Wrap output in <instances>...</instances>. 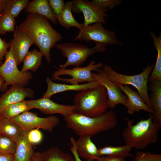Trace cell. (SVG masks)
<instances>
[{"instance_id": "obj_1", "label": "cell", "mask_w": 161, "mask_h": 161, "mask_svg": "<svg viewBox=\"0 0 161 161\" xmlns=\"http://www.w3.org/2000/svg\"><path fill=\"white\" fill-rule=\"evenodd\" d=\"M17 28L31 38L48 63H50V50L63 37L53 27L49 20L38 15L28 13L26 19Z\"/></svg>"}, {"instance_id": "obj_2", "label": "cell", "mask_w": 161, "mask_h": 161, "mask_svg": "<svg viewBox=\"0 0 161 161\" xmlns=\"http://www.w3.org/2000/svg\"><path fill=\"white\" fill-rule=\"evenodd\" d=\"M64 120L67 127L77 135L91 137L114 128L118 123L117 117L112 110L95 117H88L74 112L64 117Z\"/></svg>"}, {"instance_id": "obj_3", "label": "cell", "mask_w": 161, "mask_h": 161, "mask_svg": "<svg viewBox=\"0 0 161 161\" xmlns=\"http://www.w3.org/2000/svg\"><path fill=\"white\" fill-rule=\"evenodd\" d=\"M124 119L127 125L123 131L122 137L126 145L131 148L142 149L156 142L161 125L153 122L151 114L147 119L142 118L134 125L132 119L126 117Z\"/></svg>"}, {"instance_id": "obj_4", "label": "cell", "mask_w": 161, "mask_h": 161, "mask_svg": "<svg viewBox=\"0 0 161 161\" xmlns=\"http://www.w3.org/2000/svg\"><path fill=\"white\" fill-rule=\"evenodd\" d=\"M75 112L89 117H95L107 111L108 95L101 84L75 94L73 100Z\"/></svg>"}, {"instance_id": "obj_5", "label": "cell", "mask_w": 161, "mask_h": 161, "mask_svg": "<svg viewBox=\"0 0 161 161\" xmlns=\"http://www.w3.org/2000/svg\"><path fill=\"white\" fill-rule=\"evenodd\" d=\"M154 66V64L147 65L143 69L141 73L134 75H127L119 73L107 64L104 65L102 69L108 78L113 83L124 85H130L136 88L146 104L150 108L148 82Z\"/></svg>"}, {"instance_id": "obj_6", "label": "cell", "mask_w": 161, "mask_h": 161, "mask_svg": "<svg viewBox=\"0 0 161 161\" xmlns=\"http://www.w3.org/2000/svg\"><path fill=\"white\" fill-rule=\"evenodd\" d=\"M54 47L61 51L62 56L67 58L64 64L60 65V68L63 69L71 66H79L89 57L106 50V46L98 43H96V45L91 48L80 44L67 42L56 44Z\"/></svg>"}, {"instance_id": "obj_7", "label": "cell", "mask_w": 161, "mask_h": 161, "mask_svg": "<svg viewBox=\"0 0 161 161\" xmlns=\"http://www.w3.org/2000/svg\"><path fill=\"white\" fill-rule=\"evenodd\" d=\"M4 63L0 66V76L4 79V82L1 89L4 91L9 85L18 84L25 87L32 78L29 71L20 70L13 54L11 45L5 55Z\"/></svg>"}, {"instance_id": "obj_8", "label": "cell", "mask_w": 161, "mask_h": 161, "mask_svg": "<svg viewBox=\"0 0 161 161\" xmlns=\"http://www.w3.org/2000/svg\"><path fill=\"white\" fill-rule=\"evenodd\" d=\"M104 65L102 62L96 63L95 61L92 60L88 65L83 67L78 66L71 69L57 68V70L54 72L52 77L54 80L72 85L94 81L91 71H97Z\"/></svg>"}, {"instance_id": "obj_9", "label": "cell", "mask_w": 161, "mask_h": 161, "mask_svg": "<svg viewBox=\"0 0 161 161\" xmlns=\"http://www.w3.org/2000/svg\"><path fill=\"white\" fill-rule=\"evenodd\" d=\"M103 24L100 22H97L85 26L79 30L75 39L85 42L93 41L95 43H100L106 46L122 45V43L117 38L114 32L105 28Z\"/></svg>"}, {"instance_id": "obj_10", "label": "cell", "mask_w": 161, "mask_h": 161, "mask_svg": "<svg viewBox=\"0 0 161 161\" xmlns=\"http://www.w3.org/2000/svg\"><path fill=\"white\" fill-rule=\"evenodd\" d=\"M10 120L18 125L23 131H26L37 129L51 132L60 122L59 118L55 116L40 117L36 113L29 111Z\"/></svg>"}, {"instance_id": "obj_11", "label": "cell", "mask_w": 161, "mask_h": 161, "mask_svg": "<svg viewBox=\"0 0 161 161\" xmlns=\"http://www.w3.org/2000/svg\"><path fill=\"white\" fill-rule=\"evenodd\" d=\"M72 11L75 13H83L84 17L83 27L93 23L100 22L105 24L108 15L107 11L97 7L87 0H74Z\"/></svg>"}, {"instance_id": "obj_12", "label": "cell", "mask_w": 161, "mask_h": 161, "mask_svg": "<svg viewBox=\"0 0 161 161\" xmlns=\"http://www.w3.org/2000/svg\"><path fill=\"white\" fill-rule=\"evenodd\" d=\"M96 72L97 73L92 72V75L95 81L98 82L106 89L108 95V108L114 109L119 104L124 106L127 100L126 95L122 92L116 84L108 78L103 69H100Z\"/></svg>"}, {"instance_id": "obj_13", "label": "cell", "mask_w": 161, "mask_h": 161, "mask_svg": "<svg viewBox=\"0 0 161 161\" xmlns=\"http://www.w3.org/2000/svg\"><path fill=\"white\" fill-rule=\"evenodd\" d=\"M31 109H37L46 114H59L65 117L75 112L73 105L59 104L51 100L50 98L43 97L36 100H27Z\"/></svg>"}, {"instance_id": "obj_14", "label": "cell", "mask_w": 161, "mask_h": 161, "mask_svg": "<svg viewBox=\"0 0 161 161\" xmlns=\"http://www.w3.org/2000/svg\"><path fill=\"white\" fill-rule=\"evenodd\" d=\"M34 95V92L29 88L18 84L12 85L0 98V113L12 104L24 100L27 97H33Z\"/></svg>"}, {"instance_id": "obj_15", "label": "cell", "mask_w": 161, "mask_h": 161, "mask_svg": "<svg viewBox=\"0 0 161 161\" xmlns=\"http://www.w3.org/2000/svg\"><path fill=\"white\" fill-rule=\"evenodd\" d=\"M13 33L14 37L10 43L13 55L18 65L23 62L30 47L35 44L28 35L19 31L17 27Z\"/></svg>"}, {"instance_id": "obj_16", "label": "cell", "mask_w": 161, "mask_h": 161, "mask_svg": "<svg viewBox=\"0 0 161 161\" xmlns=\"http://www.w3.org/2000/svg\"><path fill=\"white\" fill-rule=\"evenodd\" d=\"M116 84L127 97L124 106L129 114H133L135 112H138L140 110H143L152 114L151 110L146 104L138 92L134 91L127 85Z\"/></svg>"}, {"instance_id": "obj_17", "label": "cell", "mask_w": 161, "mask_h": 161, "mask_svg": "<svg viewBox=\"0 0 161 161\" xmlns=\"http://www.w3.org/2000/svg\"><path fill=\"white\" fill-rule=\"evenodd\" d=\"M46 83L47 85V89L43 95V97L50 98L52 95L56 93L66 91H80L87 89L95 87L100 84L96 81L78 85L56 83L53 82L48 77L46 79Z\"/></svg>"}, {"instance_id": "obj_18", "label": "cell", "mask_w": 161, "mask_h": 161, "mask_svg": "<svg viewBox=\"0 0 161 161\" xmlns=\"http://www.w3.org/2000/svg\"><path fill=\"white\" fill-rule=\"evenodd\" d=\"M149 82L148 89L151 92L149 97L153 121L161 125V80Z\"/></svg>"}, {"instance_id": "obj_19", "label": "cell", "mask_w": 161, "mask_h": 161, "mask_svg": "<svg viewBox=\"0 0 161 161\" xmlns=\"http://www.w3.org/2000/svg\"><path fill=\"white\" fill-rule=\"evenodd\" d=\"M88 136H80L75 140L77 153L80 157L86 160H96L98 157V148Z\"/></svg>"}, {"instance_id": "obj_20", "label": "cell", "mask_w": 161, "mask_h": 161, "mask_svg": "<svg viewBox=\"0 0 161 161\" xmlns=\"http://www.w3.org/2000/svg\"><path fill=\"white\" fill-rule=\"evenodd\" d=\"M25 12L44 17L53 24L58 23L47 0H34L29 1L25 8Z\"/></svg>"}, {"instance_id": "obj_21", "label": "cell", "mask_w": 161, "mask_h": 161, "mask_svg": "<svg viewBox=\"0 0 161 161\" xmlns=\"http://www.w3.org/2000/svg\"><path fill=\"white\" fill-rule=\"evenodd\" d=\"M27 132L23 131L21 137L16 142L13 161H31L34 153L33 146L28 142L27 139Z\"/></svg>"}, {"instance_id": "obj_22", "label": "cell", "mask_w": 161, "mask_h": 161, "mask_svg": "<svg viewBox=\"0 0 161 161\" xmlns=\"http://www.w3.org/2000/svg\"><path fill=\"white\" fill-rule=\"evenodd\" d=\"M23 131L18 125L11 120L0 118V135L10 138L16 143L21 137Z\"/></svg>"}, {"instance_id": "obj_23", "label": "cell", "mask_w": 161, "mask_h": 161, "mask_svg": "<svg viewBox=\"0 0 161 161\" xmlns=\"http://www.w3.org/2000/svg\"><path fill=\"white\" fill-rule=\"evenodd\" d=\"M131 148L125 144L119 146L106 145L98 149L99 157L106 156L125 159L132 157L131 153Z\"/></svg>"}, {"instance_id": "obj_24", "label": "cell", "mask_w": 161, "mask_h": 161, "mask_svg": "<svg viewBox=\"0 0 161 161\" xmlns=\"http://www.w3.org/2000/svg\"><path fill=\"white\" fill-rule=\"evenodd\" d=\"M150 35L153 39V44L157 51L156 62L150 75L148 82L161 80V36H157L154 32H151Z\"/></svg>"}, {"instance_id": "obj_25", "label": "cell", "mask_w": 161, "mask_h": 161, "mask_svg": "<svg viewBox=\"0 0 161 161\" xmlns=\"http://www.w3.org/2000/svg\"><path fill=\"white\" fill-rule=\"evenodd\" d=\"M43 56L42 53L36 49L29 51L23 60L21 71L36 72L41 64Z\"/></svg>"}, {"instance_id": "obj_26", "label": "cell", "mask_w": 161, "mask_h": 161, "mask_svg": "<svg viewBox=\"0 0 161 161\" xmlns=\"http://www.w3.org/2000/svg\"><path fill=\"white\" fill-rule=\"evenodd\" d=\"M58 21L60 25L67 29L74 27L81 30L84 27L83 24L77 21L72 14V1H68L65 4L64 9Z\"/></svg>"}, {"instance_id": "obj_27", "label": "cell", "mask_w": 161, "mask_h": 161, "mask_svg": "<svg viewBox=\"0 0 161 161\" xmlns=\"http://www.w3.org/2000/svg\"><path fill=\"white\" fill-rule=\"evenodd\" d=\"M41 156L42 161H76L74 157L58 147H51L41 152Z\"/></svg>"}, {"instance_id": "obj_28", "label": "cell", "mask_w": 161, "mask_h": 161, "mask_svg": "<svg viewBox=\"0 0 161 161\" xmlns=\"http://www.w3.org/2000/svg\"><path fill=\"white\" fill-rule=\"evenodd\" d=\"M31 109L27 100L21 101L12 104L5 109L1 113L0 118L11 119Z\"/></svg>"}, {"instance_id": "obj_29", "label": "cell", "mask_w": 161, "mask_h": 161, "mask_svg": "<svg viewBox=\"0 0 161 161\" xmlns=\"http://www.w3.org/2000/svg\"><path fill=\"white\" fill-rule=\"evenodd\" d=\"M29 1V0H7L3 12L15 18L26 8Z\"/></svg>"}, {"instance_id": "obj_30", "label": "cell", "mask_w": 161, "mask_h": 161, "mask_svg": "<svg viewBox=\"0 0 161 161\" xmlns=\"http://www.w3.org/2000/svg\"><path fill=\"white\" fill-rule=\"evenodd\" d=\"M16 143L12 139L0 135V155L14 154Z\"/></svg>"}, {"instance_id": "obj_31", "label": "cell", "mask_w": 161, "mask_h": 161, "mask_svg": "<svg viewBox=\"0 0 161 161\" xmlns=\"http://www.w3.org/2000/svg\"><path fill=\"white\" fill-rule=\"evenodd\" d=\"M16 24L15 18L4 13L0 18V35L8 32H14Z\"/></svg>"}, {"instance_id": "obj_32", "label": "cell", "mask_w": 161, "mask_h": 161, "mask_svg": "<svg viewBox=\"0 0 161 161\" xmlns=\"http://www.w3.org/2000/svg\"><path fill=\"white\" fill-rule=\"evenodd\" d=\"M90 1L99 8L107 11L113 9L123 2L120 0H92Z\"/></svg>"}, {"instance_id": "obj_33", "label": "cell", "mask_w": 161, "mask_h": 161, "mask_svg": "<svg viewBox=\"0 0 161 161\" xmlns=\"http://www.w3.org/2000/svg\"><path fill=\"white\" fill-rule=\"evenodd\" d=\"M132 161H161V154L138 151Z\"/></svg>"}, {"instance_id": "obj_34", "label": "cell", "mask_w": 161, "mask_h": 161, "mask_svg": "<svg viewBox=\"0 0 161 161\" xmlns=\"http://www.w3.org/2000/svg\"><path fill=\"white\" fill-rule=\"evenodd\" d=\"M26 137L28 142L33 146L40 143L43 139V135L39 129H34L27 131Z\"/></svg>"}, {"instance_id": "obj_35", "label": "cell", "mask_w": 161, "mask_h": 161, "mask_svg": "<svg viewBox=\"0 0 161 161\" xmlns=\"http://www.w3.org/2000/svg\"><path fill=\"white\" fill-rule=\"evenodd\" d=\"M48 1L55 18L58 21L65 7L64 1L49 0Z\"/></svg>"}, {"instance_id": "obj_36", "label": "cell", "mask_w": 161, "mask_h": 161, "mask_svg": "<svg viewBox=\"0 0 161 161\" xmlns=\"http://www.w3.org/2000/svg\"><path fill=\"white\" fill-rule=\"evenodd\" d=\"M11 46V43L6 42L0 37V65L4 56L8 52L7 49Z\"/></svg>"}, {"instance_id": "obj_37", "label": "cell", "mask_w": 161, "mask_h": 161, "mask_svg": "<svg viewBox=\"0 0 161 161\" xmlns=\"http://www.w3.org/2000/svg\"><path fill=\"white\" fill-rule=\"evenodd\" d=\"M70 148V150L73 155L76 161H82L80 157L78 155L76 151L75 145V140L73 137H71L69 139ZM86 161H94L92 160H86Z\"/></svg>"}, {"instance_id": "obj_38", "label": "cell", "mask_w": 161, "mask_h": 161, "mask_svg": "<svg viewBox=\"0 0 161 161\" xmlns=\"http://www.w3.org/2000/svg\"><path fill=\"white\" fill-rule=\"evenodd\" d=\"M95 161H125V159L109 156H103L99 157Z\"/></svg>"}, {"instance_id": "obj_39", "label": "cell", "mask_w": 161, "mask_h": 161, "mask_svg": "<svg viewBox=\"0 0 161 161\" xmlns=\"http://www.w3.org/2000/svg\"><path fill=\"white\" fill-rule=\"evenodd\" d=\"M14 154L0 155V161H13Z\"/></svg>"}, {"instance_id": "obj_40", "label": "cell", "mask_w": 161, "mask_h": 161, "mask_svg": "<svg viewBox=\"0 0 161 161\" xmlns=\"http://www.w3.org/2000/svg\"><path fill=\"white\" fill-rule=\"evenodd\" d=\"M31 161H42L41 152H38L34 153Z\"/></svg>"}, {"instance_id": "obj_41", "label": "cell", "mask_w": 161, "mask_h": 161, "mask_svg": "<svg viewBox=\"0 0 161 161\" xmlns=\"http://www.w3.org/2000/svg\"><path fill=\"white\" fill-rule=\"evenodd\" d=\"M7 0H0V15L3 12Z\"/></svg>"}, {"instance_id": "obj_42", "label": "cell", "mask_w": 161, "mask_h": 161, "mask_svg": "<svg viewBox=\"0 0 161 161\" xmlns=\"http://www.w3.org/2000/svg\"><path fill=\"white\" fill-rule=\"evenodd\" d=\"M4 81L3 78L0 76V90L1 89V87L4 82Z\"/></svg>"}, {"instance_id": "obj_43", "label": "cell", "mask_w": 161, "mask_h": 161, "mask_svg": "<svg viewBox=\"0 0 161 161\" xmlns=\"http://www.w3.org/2000/svg\"><path fill=\"white\" fill-rule=\"evenodd\" d=\"M3 13L0 15V17L2 15V14H3Z\"/></svg>"}, {"instance_id": "obj_44", "label": "cell", "mask_w": 161, "mask_h": 161, "mask_svg": "<svg viewBox=\"0 0 161 161\" xmlns=\"http://www.w3.org/2000/svg\"><path fill=\"white\" fill-rule=\"evenodd\" d=\"M1 113H0V116Z\"/></svg>"}]
</instances>
